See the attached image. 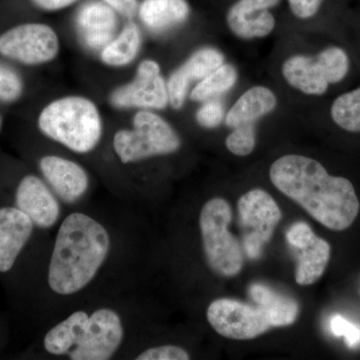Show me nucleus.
I'll return each mask as SVG.
<instances>
[{"mask_svg":"<svg viewBox=\"0 0 360 360\" xmlns=\"http://www.w3.org/2000/svg\"><path fill=\"white\" fill-rule=\"evenodd\" d=\"M269 177L279 191L331 231H345L359 215L360 203L352 182L329 174L312 158L284 155L272 163Z\"/></svg>","mask_w":360,"mask_h":360,"instance_id":"1","label":"nucleus"},{"mask_svg":"<svg viewBox=\"0 0 360 360\" xmlns=\"http://www.w3.org/2000/svg\"><path fill=\"white\" fill-rule=\"evenodd\" d=\"M112 240L108 227L89 213H70L59 225L47 283L54 295L84 291L98 276L110 257Z\"/></svg>","mask_w":360,"mask_h":360,"instance_id":"2","label":"nucleus"},{"mask_svg":"<svg viewBox=\"0 0 360 360\" xmlns=\"http://www.w3.org/2000/svg\"><path fill=\"white\" fill-rule=\"evenodd\" d=\"M122 316L110 307L77 310L44 336L47 354L71 360L112 359L124 340Z\"/></svg>","mask_w":360,"mask_h":360,"instance_id":"3","label":"nucleus"},{"mask_svg":"<svg viewBox=\"0 0 360 360\" xmlns=\"http://www.w3.org/2000/svg\"><path fill=\"white\" fill-rule=\"evenodd\" d=\"M40 131L79 155L96 148L103 134L96 104L84 96H65L45 106L39 117Z\"/></svg>","mask_w":360,"mask_h":360,"instance_id":"4","label":"nucleus"},{"mask_svg":"<svg viewBox=\"0 0 360 360\" xmlns=\"http://www.w3.org/2000/svg\"><path fill=\"white\" fill-rule=\"evenodd\" d=\"M231 219V205L224 198H212L201 208L200 229L206 264L225 278L238 276L245 264L243 248L229 229Z\"/></svg>","mask_w":360,"mask_h":360,"instance_id":"5","label":"nucleus"},{"mask_svg":"<svg viewBox=\"0 0 360 360\" xmlns=\"http://www.w3.org/2000/svg\"><path fill=\"white\" fill-rule=\"evenodd\" d=\"M112 146L118 160L127 165L176 153L180 139L161 116L151 110H139L131 129L116 132Z\"/></svg>","mask_w":360,"mask_h":360,"instance_id":"6","label":"nucleus"},{"mask_svg":"<svg viewBox=\"0 0 360 360\" xmlns=\"http://www.w3.org/2000/svg\"><path fill=\"white\" fill-rule=\"evenodd\" d=\"M349 61L340 47H328L314 58L295 56L286 59L283 75L286 82L309 96L326 94L328 85L338 84L347 75Z\"/></svg>","mask_w":360,"mask_h":360,"instance_id":"7","label":"nucleus"},{"mask_svg":"<svg viewBox=\"0 0 360 360\" xmlns=\"http://www.w3.org/2000/svg\"><path fill=\"white\" fill-rule=\"evenodd\" d=\"M239 224L243 231L245 252L257 260L274 236L283 213L276 201L262 189H251L238 200Z\"/></svg>","mask_w":360,"mask_h":360,"instance_id":"8","label":"nucleus"},{"mask_svg":"<svg viewBox=\"0 0 360 360\" xmlns=\"http://www.w3.org/2000/svg\"><path fill=\"white\" fill-rule=\"evenodd\" d=\"M206 319L219 335L234 340H250L272 328L259 307L233 298H217L208 305Z\"/></svg>","mask_w":360,"mask_h":360,"instance_id":"9","label":"nucleus"},{"mask_svg":"<svg viewBox=\"0 0 360 360\" xmlns=\"http://www.w3.org/2000/svg\"><path fill=\"white\" fill-rule=\"evenodd\" d=\"M59 39L51 26L25 23L0 37V53L28 65L49 63L58 56Z\"/></svg>","mask_w":360,"mask_h":360,"instance_id":"10","label":"nucleus"},{"mask_svg":"<svg viewBox=\"0 0 360 360\" xmlns=\"http://www.w3.org/2000/svg\"><path fill=\"white\" fill-rule=\"evenodd\" d=\"M110 101L118 108L153 110L167 108L169 103L167 84L161 75L160 65L151 59L142 61L134 79L116 89Z\"/></svg>","mask_w":360,"mask_h":360,"instance_id":"11","label":"nucleus"},{"mask_svg":"<svg viewBox=\"0 0 360 360\" xmlns=\"http://www.w3.org/2000/svg\"><path fill=\"white\" fill-rule=\"evenodd\" d=\"M15 201L16 207L40 229H51L60 219V200L49 184L35 175H26L21 179Z\"/></svg>","mask_w":360,"mask_h":360,"instance_id":"12","label":"nucleus"},{"mask_svg":"<svg viewBox=\"0 0 360 360\" xmlns=\"http://www.w3.org/2000/svg\"><path fill=\"white\" fill-rule=\"evenodd\" d=\"M45 182L65 205L82 200L89 188L86 170L75 161L59 155H45L39 161Z\"/></svg>","mask_w":360,"mask_h":360,"instance_id":"13","label":"nucleus"},{"mask_svg":"<svg viewBox=\"0 0 360 360\" xmlns=\"http://www.w3.org/2000/svg\"><path fill=\"white\" fill-rule=\"evenodd\" d=\"M224 58L217 49L205 47L194 52L186 63L170 75L168 79V99L172 108L184 106L187 92L193 82H200L210 72L224 65Z\"/></svg>","mask_w":360,"mask_h":360,"instance_id":"14","label":"nucleus"},{"mask_svg":"<svg viewBox=\"0 0 360 360\" xmlns=\"http://www.w3.org/2000/svg\"><path fill=\"white\" fill-rule=\"evenodd\" d=\"M281 0H238L227 13V25L236 37L243 39L267 37L276 20L269 8Z\"/></svg>","mask_w":360,"mask_h":360,"instance_id":"15","label":"nucleus"},{"mask_svg":"<svg viewBox=\"0 0 360 360\" xmlns=\"http://www.w3.org/2000/svg\"><path fill=\"white\" fill-rule=\"evenodd\" d=\"M33 229L32 219L18 207L0 208V272L13 269Z\"/></svg>","mask_w":360,"mask_h":360,"instance_id":"16","label":"nucleus"},{"mask_svg":"<svg viewBox=\"0 0 360 360\" xmlns=\"http://www.w3.org/2000/svg\"><path fill=\"white\" fill-rule=\"evenodd\" d=\"M117 25L115 11L104 2L84 4L77 16L80 37L92 49H103L115 37Z\"/></svg>","mask_w":360,"mask_h":360,"instance_id":"17","label":"nucleus"},{"mask_svg":"<svg viewBox=\"0 0 360 360\" xmlns=\"http://www.w3.org/2000/svg\"><path fill=\"white\" fill-rule=\"evenodd\" d=\"M250 297L269 317L272 328H281L295 323L300 314V305L295 298L277 292L262 283L251 284Z\"/></svg>","mask_w":360,"mask_h":360,"instance_id":"18","label":"nucleus"},{"mask_svg":"<svg viewBox=\"0 0 360 360\" xmlns=\"http://www.w3.org/2000/svg\"><path fill=\"white\" fill-rule=\"evenodd\" d=\"M276 97L271 90L264 86L248 89L234 103L226 116L225 124L231 129L239 125L250 124L269 115L276 108Z\"/></svg>","mask_w":360,"mask_h":360,"instance_id":"19","label":"nucleus"},{"mask_svg":"<svg viewBox=\"0 0 360 360\" xmlns=\"http://www.w3.org/2000/svg\"><path fill=\"white\" fill-rule=\"evenodd\" d=\"M186 0H144L139 18L148 30L160 32L184 22L188 18Z\"/></svg>","mask_w":360,"mask_h":360,"instance_id":"20","label":"nucleus"},{"mask_svg":"<svg viewBox=\"0 0 360 360\" xmlns=\"http://www.w3.org/2000/svg\"><path fill=\"white\" fill-rule=\"evenodd\" d=\"M298 251L296 283L302 286L311 285L323 276L328 267L331 255L330 245L316 236L309 246Z\"/></svg>","mask_w":360,"mask_h":360,"instance_id":"21","label":"nucleus"},{"mask_svg":"<svg viewBox=\"0 0 360 360\" xmlns=\"http://www.w3.org/2000/svg\"><path fill=\"white\" fill-rule=\"evenodd\" d=\"M141 45L139 28L134 22L127 23L120 34L116 35L101 49V58L104 65L122 68L131 63L139 54Z\"/></svg>","mask_w":360,"mask_h":360,"instance_id":"22","label":"nucleus"},{"mask_svg":"<svg viewBox=\"0 0 360 360\" xmlns=\"http://www.w3.org/2000/svg\"><path fill=\"white\" fill-rule=\"evenodd\" d=\"M238 80V72L231 65H222L198 82L191 92L193 101H207L229 91Z\"/></svg>","mask_w":360,"mask_h":360,"instance_id":"23","label":"nucleus"},{"mask_svg":"<svg viewBox=\"0 0 360 360\" xmlns=\"http://www.w3.org/2000/svg\"><path fill=\"white\" fill-rule=\"evenodd\" d=\"M331 116L341 129L360 132V87L338 97L331 108Z\"/></svg>","mask_w":360,"mask_h":360,"instance_id":"24","label":"nucleus"},{"mask_svg":"<svg viewBox=\"0 0 360 360\" xmlns=\"http://www.w3.org/2000/svg\"><path fill=\"white\" fill-rule=\"evenodd\" d=\"M257 144V135H255V124L239 125L234 127L225 141L227 149L234 155L246 156L252 153Z\"/></svg>","mask_w":360,"mask_h":360,"instance_id":"25","label":"nucleus"},{"mask_svg":"<svg viewBox=\"0 0 360 360\" xmlns=\"http://www.w3.org/2000/svg\"><path fill=\"white\" fill-rule=\"evenodd\" d=\"M22 89L20 75L11 68L0 65V101H16L22 94Z\"/></svg>","mask_w":360,"mask_h":360,"instance_id":"26","label":"nucleus"},{"mask_svg":"<svg viewBox=\"0 0 360 360\" xmlns=\"http://www.w3.org/2000/svg\"><path fill=\"white\" fill-rule=\"evenodd\" d=\"M136 360H188L191 354L184 347L165 345L149 347L135 357Z\"/></svg>","mask_w":360,"mask_h":360,"instance_id":"27","label":"nucleus"},{"mask_svg":"<svg viewBox=\"0 0 360 360\" xmlns=\"http://www.w3.org/2000/svg\"><path fill=\"white\" fill-rule=\"evenodd\" d=\"M329 326L333 335L345 338L348 347L354 348L360 345L359 326L352 323L340 314H336L331 317Z\"/></svg>","mask_w":360,"mask_h":360,"instance_id":"28","label":"nucleus"},{"mask_svg":"<svg viewBox=\"0 0 360 360\" xmlns=\"http://www.w3.org/2000/svg\"><path fill=\"white\" fill-rule=\"evenodd\" d=\"M224 118V110L219 101H206L196 113V120L205 129H215Z\"/></svg>","mask_w":360,"mask_h":360,"instance_id":"29","label":"nucleus"},{"mask_svg":"<svg viewBox=\"0 0 360 360\" xmlns=\"http://www.w3.org/2000/svg\"><path fill=\"white\" fill-rule=\"evenodd\" d=\"M316 234L312 231L311 227L305 222L298 221L291 225L286 232V239L288 243L297 250L309 246L312 243Z\"/></svg>","mask_w":360,"mask_h":360,"instance_id":"30","label":"nucleus"},{"mask_svg":"<svg viewBox=\"0 0 360 360\" xmlns=\"http://www.w3.org/2000/svg\"><path fill=\"white\" fill-rule=\"evenodd\" d=\"M293 14L302 20L312 18L319 11L322 0H288Z\"/></svg>","mask_w":360,"mask_h":360,"instance_id":"31","label":"nucleus"},{"mask_svg":"<svg viewBox=\"0 0 360 360\" xmlns=\"http://www.w3.org/2000/svg\"><path fill=\"white\" fill-rule=\"evenodd\" d=\"M115 13L125 18H132L137 11V0H103Z\"/></svg>","mask_w":360,"mask_h":360,"instance_id":"32","label":"nucleus"},{"mask_svg":"<svg viewBox=\"0 0 360 360\" xmlns=\"http://www.w3.org/2000/svg\"><path fill=\"white\" fill-rule=\"evenodd\" d=\"M34 4L44 11H60L77 2V0H32Z\"/></svg>","mask_w":360,"mask_h":360,"instance_id":"33","label":"nucleus"},{"mask_svg":"<svg viewBox=\"0 0 360 360\" xmlns=\"http://www.w3.org/2000/svg\"><path fill=\"white\" fill-rule=\"evenodd\" d=\"M2 120L1 117H0V129H1Z\"/></svg>","mask_w":360,"mask_h":360,"instance_id":"34","label":"nucleus"}]
</instances>
